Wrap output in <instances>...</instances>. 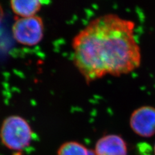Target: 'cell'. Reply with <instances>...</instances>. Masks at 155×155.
Here are the masks:
<instances>
[{"label": "cell", "mask_w": 155, "mask_h": 155, "mask_svg": "<svg viewBox=\"0 0 155 155\" xmlns=\"http://www.w3.org/2000/svg\"><path fill=\"white\" fill-rule=\"evenodd\" d=\"M133 21L114 14L91 20L72 39V60L87 84L130 73L141 64Z\"/></svg>", "instance_id": "cell-1"}, {"label": "cell", "mask_w": 155, "mask_h": 155, "mask_svg": "<svg viewBox=\"0 0 155 155\" xmlns=\"http://www.w3.org/2000/svg\"><path fill=\"white\" fill-rule=\"evenodd\" d=\"M33 130L30 124L21 116H9L0 127V140L7 149L21 151L31 144Z\"/></svg>", "instance_id": "cell-2"}, {"label": "cell", "mask_w": 155, "mask_h": 155, "mask_svg": "<svg viewBox=\"0 0 155 155\" xmlns=\"http://www.w3.org/2000/svg\"><path fill=\"white\" fill-rule=\"evenodd\" d=\"M13 38L18 43L32 47L38 45L44 36V23L38 15L28 18L16 17L12 27Z\"/></svg>", "instance_id": "cell-3"}, {"label": "cell", "mask_w": 155, "mask_h": 155, "mask_svg": "<svg viewBox=\"0 0 155 155\" xmlns=\"http://www.w3.org/2000/svg\"><path fill=\"white\" fill-rule=\"evenodd\" d=\"M129 125L140 137H153L155 134V107L144 105L135 109L130 116Z\"/></svg>", "instance_id": "cell-4"}, {"label": "cell", "mask_w": 155, "mask_h": 155, "mask_svg": "<svg viewBox=\"0 0 155 155\" xmlns=\"http://www.w3.org/2000/svg\"><path fill=\"white\" fill-rule=\"evenodd\" d=\"M94 151L96 155H127V143L119 135H105L96 142Z\"/></svg>", "instance_id": "cell-5"}, {"label": "cell", "mask_w": 155, "mask_h": 155, "mask_svg": "<svg viewBox=\"0 0 155 155\" xmlns=\"http://www.w3.org/2000/svg\"><path fill=\"white\" fill-rule=\"evenodd\" d=\"M10 5L12 12L18 18L36 16L42 7V2L39 0H12Z\"/></svg>", "instance_id": "cell-6"}, {"label": "cell", "mask_w": 155, "mask_h": 155, "mask_svg": "<svg viewBox=\"0 0 155 155\" xmlns=\"http://www.w3.org/2000/svg\"><path fill=\"white\" fill-rule=\"evenodd\" d=\"M57 155H96L93 150L86 147L84 145L75 141H69L61 145Z\"/></svg>", "instance_id": "cell-7"}, {"label": "cell", "mask_w": 155, "mask_h": 155, "mask_svg": "<svg viewBox=\"0 0 155 155\" xmlns=\"http://www.w3.org/2000/svg\"><path fill=\"white\" fill-rule=\"evenodd\" d=\"M3 16H4V12H3V9L2 6L0 4V27L2 25V23L3 21Z\"/></svg>", "instance_id": "cell-8"}, {"label": "cell", "mask_w": 155, "mask_h": 155, "mask_svg": "<svg viewBox=\"0 0 155 155\" xmlns=\"http://www.w3.org/2000/svg\"><path fill=\"white\" fill-rule=\"evenodd\" d=\"M154 154H155V144H154Z\"/></svg>", "instance_id": "cell-9"}]
</instances>
